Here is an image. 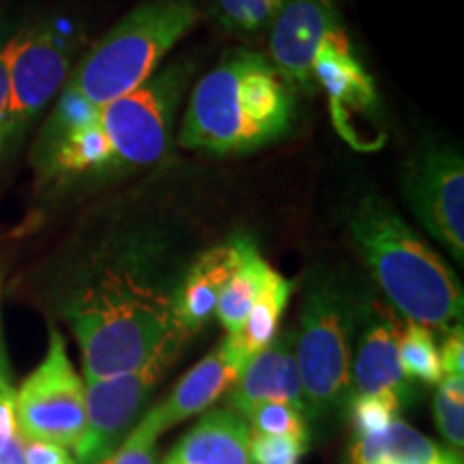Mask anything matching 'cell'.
Instances as JSON below:
<instances>
[{
  "label": "cell",
  "mask_w": 464,
  "mask_h": 464,
  "mask_svg": "<svg viewBox=\"0 0 464 464\" xmlns=\"http://www.w3.org/2000/svg\"><path fill=\"white\" fill-rule=\"evenodd\" d=\"M63 316L82 351L84 381L136 370L174 329L172 293L138 252L102 258L69 295Z\"/></svg>",
  "instance_id": "obj_1"
},
{
  "label": "cell",
  "mask_w": 464,
  "mask_h": 464,
  "mask_svg": "<svg viewBox=\"0 0 464 464\" xmlns=\"http://www.w3.org/2000/svg\"><path fill=\"white\" fill-rule=\"evenodd\" d=\"M295 89L258 52H232L191 89L179 144L230 155L249 153L286 136Z\"/></svg>",
  "instance_id": "obj_2"
},
{
  "label": "cell",
  "mask_w": 464,
  "mask_h": 464,
  "mask_svg": "<svg viewBox=\"0 0 464 464\" xmlns=\"http://www.w3.org/2000/svg\"><path fill=\"white\" fill-rule=\"evenodd\" d=\"M348 232L398 316L440 332L460 324V280L385 200L368 196L359 202L348 218Z\"/></svg>",
  "instance_id": "obj_3"
},
{
  "label": "cell",
  "mask_w": 464,
  "mask_h": 464,
  "mask_svg": "<svg viewBox=\"0 0 464 464\" xmlns=\"http://www.w3.org/2000/svg\"><path fill=\"white\" fill-rule=\"evenodd\" d=\"M198 17L194 0H144L92 45L63 89L92 106L130 95L158 73Z\"/></svg>",
  "instance_id": "obj_4"
},
{
  "label": "cell",
  "mask_w": 464,
  "mask_h": 464,
  "mask_svg": "<svg viewBox=\"0 0 464 464\" xmlns=\"http://www.w3.org/2000/svg\"><path fill=\"white\" fill-rule=\"evenodd\" d=\"M359 312L362 304L332 277H316L307 288L301 327L295 335L305 417L316 420L348 400Z\"/></svg>",
  "instance_id": "obj_5"
},
{
  "label": "cell",
  "mask_w": 464,
  "mask_h": 464,
  "mask_svg": "<svg viewBox=\"0 0 464 464\" xmlns=\"http://www.w3.org/2000/svg\"><path fill=\"white\" fill-rule=\"evenodd\" d=\"M191 78V65L177 63L140 89L100 106V125L119 174L158 166L170 149L174 116Z\"/></svg>",
  "instance_id": "obj_6"
},
{
  "label": "cell",
  "mask_w": 464,
  "mask_h": 464,
  "mask_svg": "<svg viewBox=\"0 0 464 464\" xmlns=\"http://www.w3.org/2000/svg\"><path fill=\"white\" fill-rule=\"evenodd\" d=\"M189 338L174 327L158 351L130 372L84 381L86 430L73 450L75 464H102L131 432L144 404L181 355Z\"/></svg>",
  "instance_id": "obj_7"
},
{
  "label": "cell",
  "mask_w": 464,
  "mask_h": 464,
  "mask_svg": "<svg viewBox=\"0 0 464 464\" xmlns=\"http://www.w3.org/2000/svg\"><path fill=\"white\" fill-rule=\"evenodd\" d=\"M15 420L22 437L75 450L86 430V387L67 355L65 338L50 327L44 362L15 390Z\"/></svg>",
  "instance_id": "obj_8"
},
{
  "label": "cell",
  "mask_w": 464,
  "mask_h": 464,
  "mask_svg": "<svg viewBox=\"0 0 464 464\" xmlns=\"http://www.w3.org/2000/svg\"><path fill=\"white\" fill-rule=\"evenodd\" d=\"M73 45L54 26H34L9 37V108L0 142L9 144L54 100L72 73Z\"/></svg>",
  "instance_id": "obj_9"
},
{
  "label": "cell",
  "mask_w": 464,
  "mask_h": 464,
  "mask_svg": "<svg viewBox=\"0 0 464 464\" xmlns=\"http://www.w3.org/2000/svg\"><path fill=\"white\" fill-rule=\"evenodd\" d=\"M411 211L458 263L464 258V164L450 147L421 149L402 174Z\"/></svg>",
  "instance_id": "obj_10"
},
{
  "label": "cell",
  "mask_w": 464,
  "mask_h": 464,
  "mask_svg": "<svg viewBox=\"0 0 464 464\" xmlns=\"http://www.w3.org/2000/svg\"><path fill=\"white\" fill-rule=\"evenodd\" d=\"M335 28H340V22L332 0H282L271 20V65L293 89L310 91L318 50Z\"/></svg>",
  "instance_id": "obj_11"
},
{
  "label": "cell",
  "mask_w": 464,
  "mask_h": 464,
  "mask_svg": "<svg viewBox=\"0 0 464 464\" xmlns=\"http://www.w3.org/2000/svg\"><path fill=\"white\" fill-rule=\"evenodd\" d=\"M312 78L327 95L338 131L351 144H359L357 123L370 119V114L374 112L376 91L372 78L353 54L351 42L342 26L329 33L323 42Z\"/></svg>",
  "instance_id": "obj_12"
},
{
  "label": "cell",
  "mask_w": 464,
  "mask_h": 464,
  "mask_svg": "<svg viewBox=\"0 0 464 464\" xmlns=\"http://www.w3.org/2000/svg\"><path fill=\"white\" fill-rule=\"evenodd\" d=\"M359 334L351 357V385L355 396L382 393L404 404L409 379L398 362V338L402 332L400 316L379 299H368L359 312Z\"/></svg>",
  "instance_id": "obj_13"
},
{
  "label": "cell",
  "mask_w": 464,
  "mask_h": 464,
  "mask_svg": "<svg viewBox=\"0 0 464 464\" xmlns=\"http://www.w3.org/2000/svg\"><path fill=\"white\" fill-rule=\"evenodd\" d=\"M265 402H286L305 413L293 332H280L269 346L249 359L226 393V409L243 420Z\"/></svg>",
  "instance_id": "obj_14"
},
{
  "label": "cell",
  "mask_w": 464,
  "mask_h": 464,
  "mask_svg": "<svg viewBox=\"0 0 464 464\" xmlns=\"http://www.w3.org/2000/svg\"><path fill=\"white\" fill-rule=\"evenodd\" d=\"M249 243L252 241L247 237H237L207 249L183 276L181 284L172 293V316L174 327L181 329L188 338L205 329L216 314L219 293L239 269Z\"/></svg>",
  "instance_id": "obj_15"
},
{
  "label": "cell",
  "mask_w": 464,
  "mask_h": 464,
  "mask_svg": "<svg viewBox=\"0 0 464 464\" xmlns=\"http://www.w3.org/2000/svg\"><path fill=\"white\" fill-rule=\"evenodd\" d=\"M246 363V359L224 338L216 351L208 353L174 385L164 402L153 406L161 432L170 430L172 426L189 420V417L207 413L219 398L230 392Z\"/></svg>",
  "instance_id": "obj_16"
},
{
  "label": "cell",
  "mask_w": 464,
  "mask_h": 464,
  "mask_svg": "<svg viewBox=\"0 0 464 464\" xmlns=\"http://www.w3.org/2000/svg\"><path fill=\"white\" fill-rule=\"evenodd\" d=\"M164 464H254L252 430L228 409L208 411L179 440Z\"/></svg>",
  "instance_id": "obj_17"
},
{
  "label": "cell",
  "mask_w": 464,
  "mask_h": 464,
  "mask_svg": "<svg viewBox=\"0 0 464 464\" xmlns=\"http://www.w3.org/2000/svg\"><path fill=\"white\" fill-rule=\"evenodd\" d=\"M351 464H460V460L440 450L426 434L396 420L382 432L355 437Z\"/></svg>",
  "instance_id": "obj_18"
},
{
  "label": "cell",
  "mask_w": 464,
  "mask_h": 464,
  "mask_svg": "<svg viewBox=\"0 0 464 464\" xmlns=\"http://www.w3.org/2000/svg\"><path fill=\"white\" fill-rule=\"evenodd\" d=\"M290 295H293V282L286 280L282 274H277L276 269H271L241 332L235 335H226L230 346L246 362L269 346L276 340V335L280 334V321L284 312H286Z\"/></svg>",
  "instance_id": "obj_19"
},
{
  "label": "cell",
  "mask_w": 464,
  "mask_h": 464,
  "mask_svg": "<svg viewBox=\"0 0 464 464\" xmlns=\"http://www.w3.org/2000/svg\"><path fill=\"white\" fill-rule=\"evenodd\" d=\"M271 269L274 266L266 263L263 254L258 252V247L254 243H249L239 269L226 282V286L222 288L218 299L216 316L226 329V335H235L241 332V327L247 321L249 310H252L254 301L258 299Z\"/></svg>",
  "instance_id": "obj_20"
},
{
  "label": "cell",
  "mask_w": 464,
  "mask_h": 464,
  "mask_svg": "<svg viewBox=\"0 0 464 464\" xmlns=\"http://www.w3.org/2000/svg\"><path fill=\"white\" fill-rule=\"evenodd\" d=\"M398 362L406 379H415L428 385H439L443 379L439 346L432 329L417 323H406L398 338Z\"/></svg>",
  "instance_id": "obj_21"
},
{
  "label": "cell",
  "mask_w": 464,
  "mask_h": 464,
  "mask_svg": "<svg viewBox=\"0 0 464 464\" xmlns=\"http://www.w3.org/2000/svg\"><path fill=\"white\" fill-rule=\"evenodd\" d=\"M252 434L284 437L307 443V417L301 409L286 402H265L247 417Z\"/></svg>",
  "instance_id": "obj_22"
},
{
  "label": "cell",
  "mask_w": 464,
  "mask_h": 464,
  "mask_svg": "<svg viewBox=\"0 0 464 464\" xmlns=\"http://www.w3.org/2000/svg\"><path fill=\"white\" fill-rule=\"evenodd\" d=\"M282 0H216V15L226 31L256 34L271 24Z\"/></svg>",
  "instance_id": "obj_23"
},
{
  "label": "cell",
  "mask_w": 464,
  "mask_h": 464,
  "mask_svg": "<svg viewBox=\"0 0 464 464\" xmlns=\"http://www.w3.org/2000/svg\"><path fill=\"white\" fill-rule=\"evenodd\" d=\"M434 420L451 448L464 445V376H443L434 396Z\"/></svg>",
  "instance_id": "obj_24"
},
{
  "label": "cell",
  "mask_w": 464,
  "mask_h": 464,
  "mask_svg": "<svg viewBox=\"0 0 464 464\" xmlns=\"http://www.w3.org/2000/svg\"><path fill=\"white\" fill-rule=\"evenodd\" d=\"M161 434L164 432L158 415L150 409L102 464H158V439Z\"/></svg>",
  "instance_id": "obj_25"
},
{
  "label": "cell",
  "mask_w": 464,
  "mask_h": 464,
  "mask_svg": "<svg viewBox=\"0 0 464 464\" xmlns=\"http://www.w3.org/2000/svg\"><path fill=\"white\" fill-rule=\"evenodd\" d=\"M400 402L393 396L382 393H368V396L351 398V421L355 428V437H368V434L382 432L398 420Z\"/></svg>",
  "instance_id": "obj_26"
},
{
  "label": "cell",
  "mask_w": 464,
  "mask_h": 464,
  "mask_svg": "<svg viewBox=\"0 0 464 464\" xmlns=\"http://www.w3.org/2000/svg\"><path fill=\"white\" fill-rule=\"evenodd\" d=\"M22 448V434L15 420V387L0 342V456Z\"/></svg>",
  "instance_id": "obj_27"
},
{
  "label": "cell",
  "mask_w": 464,
  "mask_h": 464,
  "mask_svg": "<svg viewBox=\"0 0 464 464\" xmlns=\"http://www.w3.org/2000/svg\"><path fill=\"white\" fill-rule=\"evenodd\" d=\"M307 443L284 437H263L252 434V460L254 464H299L305 454Z\"/></svg>",
  "instance_id": "obj_28"
},
{
  "label": "cell",
  "mask_w": 464,
  "mask_h": 464,
  "mask_svg": "<svg viewBox=\"0 0 464 464\" xmlns=\"http://www.w3.org/2000/svg\"><path fill=\"white\" fill-rule=\"evenodd\" d=\"M22 456L26 464H75L69 450L48 440L22 437Z\"/></svg>",
  "instance_id": "obj_29"
},
{
  "label": "cell",
  "mask_w": 464,
  "mask_h": 464,
  "mask_svg": "<svg viewBox=\"0 0 464 464\" xmlns=\"http://www.w3.org/2000/svg\"><path fill=\"white\" fill-rule=\"evenodd\" d=\"M443 376H464V332L462 323L451 327L439 351Z\"/></svg>",
  "instance_id": "obj_30"
},
{
  "label": "cell",
  "mask_w": 464,
  "mask_h": 464,
  "mask_svg": "<svg viewBox=\"0 0 464 464\" xmlns=\"http://www.w3.org/2000/svg\"><path fill=\"white\" fill-rule=\"evenodd\" d=\"M7 44L9 39L0 37V138H3L5 121L9 108V65H7Z\"/></svg>",
  "instance_id": "obj_31"
},
{
  "label": "cell",
  "mask_w": 464,
  "mask_h": 464,
  "mask_svg": "<svg viewBox=\"0 0 464 464\" xmlns=\"http://www.w3.org/2000/svg\"><path fill=\"white\" fill-rule=\"evenodd\" d=\"M0 464H26L24 456H22V448L11 451L7 456H0Z\"/></svg>",
  "instance_id": "obj_32"
}]
</instances>
